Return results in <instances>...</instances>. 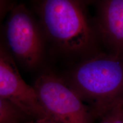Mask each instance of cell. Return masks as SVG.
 <instances>
[{"label": "cell", "mask_w": 123, "mask_h": 123, "mask_svg": "<svg viewBox=\"0 0 123 123\" xmlns=\"http://www.w3.org/2000/svg\"><path fill=\"white\" fill-rule=\"evenodd\" d=\"M66 82L90 104L92 116L100 117L123 101V59L111 53L93 55L77 66Z\"/></svg>", "instance_id": "6da1fadb"}, {"label": "cell", "mask_w": 123, "mask_h": 123, "mask_svg": "<svg viewBox=\"0 0 123 123\" xmlns=\"http://www.w3.org/2000/svg\"><path fill=\"white\" fill-rule=\"evenodd\" d=\"M37 11L44 33L66 53L91 50L96 35L81 3L69 0H45Z\"/></svg>", "instance_id": "7a4b0ae2"}, {"label": "cell", "mask_w": 123, "mask_h": 123, "mask_svg": "<svg viewBox=\"0 0 123 123\" xmlns=\"http://www.w3.org/2000/svg\"><path fill=\"white\" fill-rule=\"evenodd\" d=\"M6 39L9 51L28 68H34L42 61L43 39L41 29L24 5L13 6L7 21Z\"/></svg>", "instance_id": "3957f363"}, {"label": "cell", "mask_w": 123, "mask_h": 123, "mask_svg": "<svg viewBox=\"0 0 123 123\" xmlns=\"http://www.w3.org/2000/svg\"><path fill=\"white\" fill-rule=\"evenodd\" d=\"M34 88L41 104L54 120L59 123H90L91 113L65 81L53 74H44Z\"/></svg>", "instance_id": "277c9868"}, {"label": "cell", "mask_w": 123, "mask_h": 123, "mask_svg": "<svg viewBox=\"0 0 123 123\" xmlns=\"http://www.w3.org/2000/svg\"><path fill=\"white\" fill-rule=\"evenodd\" d=\"M0 98L11 101L34 120H53L42 106L34 88L22 79L12 55L4 46L0 51Z\"/></svg>", "instance_id": "5b68a950"}, {"label": "cell", "mask_w": 123, "mask_h": 123, "mask_svg": "<svg viewBox=\"0 0 123 123\" xmlns=\"http://www.w3.org/2000/svg\"><path fill=\"white\" fill-rule=\"evenodd\" d=\"M96 25L100 37L111 54L123 59V0L101 1Z\"/></svg>", "instance_id": "8992f818"}, {"label": "cell", "mask_w": 123, "mask_h": 123, "mask_svg": "<svg viewBox=\"0 0 123 123\" xmlns=\"http://www.w3.org/2000/svg\"><path fill=\"white\" fill-rule=\"evenodd\" d=\"M29 117L8 100L0 98V123H25Z\"/></svg>", "instance_id": "52a82bcc"}, {"label": "cell", "mask_w": 123, "mask_h": 123, "mask_svg": "<svg viewBox=\"0 0 123 123\" xmlns=\"http://www.w3.org/2000/svg\"><path fill=\"white\" fill-rule=\"evenodd\" d=\"M101 121L100 123H113V115L111 109L106 112L100 117Z\"/></svg>", "instance_id": "ba28073f"}, {"label": "cell", "mask_w": 123, "mask_h": 123, "mask_svg": "<svg viewBox=\"0 0 123 123\" xmlns=\"http://www.w3.org/2000/svg\"><path fill=\"white\" fill-rule=\"evenodd\" d=\"M25 123H59L56 121L52 119H43V120H33L30 121H27Z\"/></svg>", "instance_id": "9c48e42d"}]
</instances>
